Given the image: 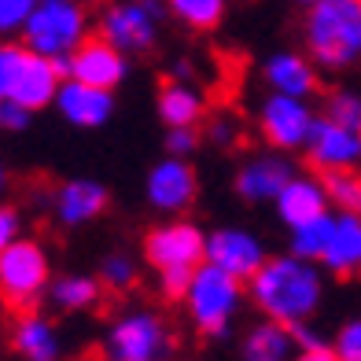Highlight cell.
Returning a JSON list of instances; mask_svg holds the SVG:
<instances>
[{
	"mask_svg": "<svg viewBox=\"0 0 361 361\" xmlns=\"http://www.w3.org/2000/svg\"><path fill=\"white\" fill-rule=\"evenodd\" d=\"M247 295L258 306V314L269 321L281 324L310 321L324 299V266L291 251L266 258V266L247 281Z\"/></svg>",
	"mask_w": 361,
	"mask_h": 361,
	"instance_id": "6da1fadb",
	"label": "cell"
},
{
	"mask_svg": "<svg viewBox=\"0 0 361 361\" xmlns=\"http://www.w3.org/2000/svg\"><path fill=\"white\" fill-rule=\"evenodd\" d=\"M306 56L324 71H350L361 63V0H317L302 19Z\"/></svg>",
	"mask_w": 361,
	"mask_h": 361,
	"instance_id": "7a4b0ae2",
	"label": "cell"
},
{
	"mask_svg": "<svg viewBox=\"0 0 361 361\" xmlns=\"http://www.w3.org/2000/svg\"><path fill=\"white\" fill-rule=\"evenodd\" d=\"M180 302H185L192 324L200 328L203 336L221 339V336H228V328H233L240 306H243V281L218 269V266H210V262H203V266L192 273L188 295Z\"/></svg>",
	"mask_w": 361,
	"mask_h": 361,
	"instance_id": "3957f363",
	"label": "cell"
},
{
	"mask_svg": "<svg viewBox=\"0 0 361 361\" xmlns=\"http://www.w3.org/2000/svg\"><path fill=\"white\" fill-rule=\"evenodd\" d=\"M89 11L81 0H41L23 30V44L44 59H71L89 34Z\"/></svg>",
	"mask_w": 361,
	"mask_h": 361,
	"instance_id": "277c9868",
	"label": "cell"
},
{
	"mask_svg": "<svg viewBox=\"0 0 361 361\" xmlns=\"http://www.w3.org/2000/svg\"><path fill=\"white\" fill-rule=\"evenodd\" d=\"M173 332L155 310H126L104 332V361H166Z\"/></svg>",
	"mask_w": 361,
	"mask_h": 361,
	"instance_id": "5b68a950",
	"label": "cell"
},
{
	"mask_svg": "<svg viewBox=\"0 0 361 361\" xmlns=\"http://www.w3.org/2000/svg\"><path fill=\"white\" fill-rule=\"evenodd\" d=\"M52 284V262L37 240L19 236L11 247L0 251V299L15 310H34Z\"/></svg>",
	"mask_w": 361,
	"mask_h": 361,
	"instance_id": "8992f818",
	"label": "cell"
},
{
	"mask_svg": "<svg viewBox=\"0 0 361 361\" xmlns=\"http://www.w3.org/2000/svg\"><path fill=\"white\" fill-rule=\"evenodd\" d=\"M166 15V0H111L100 11V37L122 48L126 56L152 52Z\"/></svg>",
	"mask_w": 361,
	"mask_h": 361,
	"instance_id": "52a82bcc",
	"label": "cell"
},
{
	"mask_svg": "<svg viewBox=\"0 0 361 361\" xmlns=\"http://www.w3.org/2000/svg\"><path fill=\"white\" fill-rule=\"evenodd\" d=\"M144 262L155 273L162 269H200L207 262V233L195 221L173 218L144 233Z\"/></svg>",
	"mask_w": 361,
	"mask_h": 361,
	"instance_id": "ba28073f",
	"label": "cell"
},
{
	"mask_svg": "<svg viewBox=\"0 0 361 361\" xmlns=\"http://www.w3.org/2000/svg\"><path fill=\"white\" fill-rule=\"evenodd\" d=\"M317 114L310 100L284 92H269L258 107V133L273 152H306L310 129H314Z\"/></svg>",
	"mask_w": 361,
	"mask_h": 361,
	"instance_id": "9c48e42d",
	"label": "cell"
},
{
	"mask_svg": "<svg viewBox=\"0 0 361 361\" xmlns=\"http://www.w3.org/2000/svg\"><path fill=\"white\" fill-rule=\"evenodd\" d=\"M200 195V177H195L188 159H159L144 177V200L159 214H185Z\"/></svg>",
	"mask_w": 361,
	"mask_h": 361,
	"instance_id": "30bf717a",
	"label": "cell"
},
{
	"mask_svg": "<svg viewBox=\"0 0 361 361\" xmlns=\"http://www.w3.org/2000/svg\"><path fill=\"white\" fill-rule=\"evenodd\" d=\"M266 258H269L266 243H262V236L251 233V228L225 225V228L207 233V262L218 266V269H225V273H233V276H240L243 284L266 266Z\"/></svg>",
	"mask_w": 361,
	"mask_h": 361,
	"instance_id": "8fae6325",
	"label": "cell"
},
{
	"mask_svg": "<svg viewBox=\"0 0 361 361\" xmlns=\"http://www.w3.org/2000/svg\"><path fill=\"white\" fill-rule=\"evenodd\" d=\"M306 159L314 162V170H321V173L357 170L361 166V133L321 114V118L314 122V129H310Z\"/></svg>",
	"mask_w": 361,
	"mask_h": 361,
	"instance_id": "7c38bea8",
	"label": "cell"
},
{
	"mask_svg": "<svg viewBox=\"0 0 361 361\" xmlns=\"http://www.w3.org/2000/svg\"><path fill=\"white\" fill-rule=\"evenodd\" d=\"M71 78L114 92L129 78V56L122 52V48H114L107 37L96 34L71 56Z\"/></svg>",
	"mask_w": 361,
	"mask_h": 361,
	"instance_id": "4fadbf2b",
	"label": "cell"
},
{
	"mask_svg": "<svg viewBox=\"0 0 361 361\" xmlns=\"http://www.w3.org/2000/svg\"><path fill=\"white\" fill-rule=\"evenodd\" d=\"M107 203H111L107 188L100 185V180H92V177H71V180H63V185L52 192V200H48L52 218L63 228L92 225L107 210Z\"/></svg>",
	"mask_w": 361,
	"mask_h": 361,
	"instance_id": "5bb4252c",
	"label": "cell"
},
{
	"mask_svg": "<svg viewBox=\"0 0 361 361\" xmlns=\"http://www.w3.org/2000/svg\"><path fill=\"white\" fill-rule=\"evenodd\" d=\"M291 177H295L291 159H284L281 152H269L243 162L233 177V188L243 203H276V195L284 192Z\"/></svg>",
	"mask_w": 361,
	"mask_h": 361,
	"instance_id": "9a60e30c",
	"label": "cell"
},
{
	"mask_svg": "<svg viewBox=\"0 0 361 361\" xmlns=\"http://www.w3.org/2000/svg\"><path fill=\"white\" fill-rule=\"evenodd\" d=\"M56 111H59V118L74 129H100L114 118V92L67 78L59 85Z\"/></svg>",
	"mask_w": 361,
	"mask_h": 361,
	"instance_id": "2e32d148",
	"label": "cell"
},
{
	"mask_svg": "<svg viewBox=\"0 0 361 361\" xmlns=\"http://www.w3.org/2000/svg\"><path fill=\"white\" fill-rule=\"evenodd\" d=\"M11 347L23 361H59L63 357V336L52 317L37 310H19L11 324Z\"/></svg>",
	"mask_w": 361,
	"mask_h": 361,
	"instance_id": "e0dca14e",
	"label": "cell"
},
{
	"mask_svg": "<svg viewBox=\"0 0 361 361\" xmlns=\"http://www.w3.org/2000/svg\"><path fill=\"white\" fill-rule=\"evenodd\" d=\"M262 78H266L269 92L299 96V100H310L317 92V63L302 52H291V48L273 52L262 67Z\"/></svg>",
	"mask_w": 361,
	"mask_h": 361,
	"instance_id": "ac0fdd59",
	"label": "cell"
},
{
	"mask_svg": "<svg viewBox=\"0 0 361 361\" xmlns=\"http://www.w3.org/2000/svg\"><path fill=\"white\" fill-rule=\"evenodd\" d=\"M276 214H281V221L291 228V225H302L310 218H321L332 210V200H328V188L321 177H310V173H295L284 192L276 195Z\"/></svg>",
	"mask_w": 361,
	"mask_h": 361,
	"instance_id": "d6986e66",
	"label": "cell"
},
{
	"mask_svg": "<svg viewBox=\"0 0 361 361\" xmlns=\"http://www.w3.org/2000/svg\"><path fill=\"white\" fill-rule=\"evenodd\" d=\"M324 273L332 276H357L361 273V218L357 214H336L332 240L321 255Z\"/></svg>",
	"mask_w": 361,
	"mask_h": 361,
	"instance_id": "ffe728a7",
	"label": "cell"
},
{
	"mask_svg": "<svg viewBox=\"0 0 361 361\" xmlns=\"http://www.w3.org/2000/svg\"><path fill=\"white\" fill-rule=\"evenodd\" d=\"M155 111L162 126H200V118L207 114V96L195 81H177L170 78L166 85L159 89V100H155Z\"/></svg>",
	"mask_w": 361,
	"mask_h": 361,
	"instance_id": "44dd1931",
	"label": "cell"
},
{
	"mask_svg": "<svg viewBox=\"0 0 361 361\" xmlns=\"http://www.w3.org/2000/svg\"><path fill=\"white\" fill-rule=\"evenodd\" d=\"M240 354L243 361H295L299 347H295V336L288 324L262 317L258 324L247 328V336L240 343Z\"/></svg>",
	"mask_w": 361,
	"mask_h": 361,
	"instance_id": "7402d4cb",
	"label": "cell"
},
{
	"mask_svg": "<svg viewBox=\"0 0 361 361\" xmlns=\"http://www.w3.org/2000/svg\"><path fill=\"white\" fill-rule=\"evenodd\" d=\"M100 276L89 273H63L48 284V302L63 314H81V310H92L100 299Z\"/></svg>",
	"mask_w": 361,
	"mask_h": 361,
	"instance_id": "603a6c76",
	"label": "cell"
},
{
	"mask_svg": "<svg viewBox=\"0 0 361 361\" xmlns=\"http://www.w3.org/2000/svg\"><path fill=\"white\" fill-rule=\"evenodd\" d=\"M332 221H336V214L328 210V214H321V218L291 225L288 228V251L299 255V258H310V262H321L328 240H332Z\"/></svg>",
	"mask_w": 361,
	"mask_h": 361,
	"instance_id": "cb8c5ba5",
	"label": "cell"
},
{
	"mask_svg": "<svg viewBox=\"0 0 361 361\" xmlns=\"http://www.w3.org/2000/svg\"><path fill=\"white\" fill-rule=\"evenodd\" d=\"M166 11L180 26L207 34V30H218L225 23L228 0H166Z\"/></svg>",
	"mask_w": 361,
	"mask_h": 361,
	"instance_id": "d4e9b609",
	"label": "cell"
},
{
	"mask_svg": "<svg viewBox=\"0 0 361 361\" xmlns=\"http://www.w3.org/2000/svg\"><path fill=\"white\" fill-rule=\"evenodd\" d=\"M328 200L339 214H357L361 218V170H336V173H321Z\"/></svg>",
	"mask_w": 361,
	"mask_h": 361,
	"instance_id": "484cf974",
	"label": "cell"
},
{
	"mask_svg": "<svg viewBox=\"0 0 361 361\" xmlns=\"http://www.w3.org/2000/svg\"><path fill=\"white\" fill-rule=\"evenodd\" d=\"M30 59V48L23 41H0V100H11L15 85L23 78V67Z\"/></svg>",
	"mask_w": 361,
	"mask_h": 361,
	"instance_id": "4316f807",
	"label": "cell"
},
{
	"mask_svg": "<svg viewBox=\"0 0 361 361\" xmlns=\"http://www.w3.org/2000/svg\"><path fill=\"white\" fill-rule=\"evenodd\" d=\"M100 284L111 288V291H126L137 284V262L129 258L126 251H111L104 262H100Z\"/></svg>",
	"mask_w": 361,
	"mask_h": 361,
	"instance_id": "83f0119b",
	"label": "cell"
},
{
	"mask_svg": "<svg viewBox=\"0 0 361 361\" xmlns=\"http://www.w3.org/2000/svg\"><path fill=\"white\" fill-rule=\"evenodd\" d=\"M41 0H0V41L23 37L30 15L37 11Z\"/></svg>",
	"mask_w": 361,
	"mask_h": 361,
	"instance_id": "f1b7e54d",
	"label": "cell"
},
{
	"mask_svg": "<svg viewBox=\"0 0 361 361\" xmlns=\"http://www.w3.org/2000/svg\"><path fill=\"white\" fill-rule=\"evenodd\" d=\"M324 118H332L339 126H350V129H361V96L350 92V89H339L324 100Z\"/></svg>",
	"mask_w": 361,
	"mask_h": 361,
	"instance_id": "f546056e",
	"label": "cell"
},
{
	"mask_svg": "<svg viewBox=\"0 0 361 361\" xmlns=\"http://www.w3.org/2000/svg\"><path fill=\"white\" fill-rule=\"evenodd\" d=\"M162 147H166V155H173V159H188L195 147H200V129L195 126H170L166 137H162Z\"/></svg>",
	"mask_w": 361,
	"mask_h": 361,
	"instance_id": "4dcf8cb0",
	"label": "cell"
},
{
	"mask_svg": "<svg viewBox=\"0 0 361 361\" xmlns=\"http://www.w3.org/2000/svg\"><path fill=\"white\" fill-rule=\"evenodd\" d=\"M332 350H336L339 361H361V317H354L339 328Z\"/></svg>",
	"mask_w": 361,
	"mask_h": 361,
	"instance_id": "1f68e13d",
	"label": "cell"
},
{
	"mask_svg": "<svg viewBox=\"0 0 361 361\" xmlns=\"http://www.w3.org/2000/svg\"><path fill=\"white\" fill-rule=\"evenodd\" d=\"M30 122H34V111L15 104V100H0V129L4 133H23V129H30Z\"/></svg>",
	"mask_w": 361,
	"mask_h": 361,
	"instance_id": "d6a6232c",
	"label": "cell"
},
{
	"mask_svg": "<svg viewBox=\"0 0 361 361\" xmlns=\"http://www.w3.org/2000/svg\"><path fill=\"white\" fill-rule=\"evenodd\" d=\"M192 273L195 269H162L159 273V288H162V295H166V299H185L188 295V284H192Z\"/></svg>",
	"mask_w": 361,
	"mask_h": 361,
	"instance_id": "836d02e7",
	"label": "cell"
},
{
	"mask_svg": "<svg viewBox=\"0 0 361 361\" xmlns=\"http://www.w3.org/2000/svg\"><path fill=\"white\" fill-rule=\"evenodd\" d=\"M23 236V218H19V210L8 207V203H0V251L11 247L15 240Z\"/></svg>",
	"mask_w": 361,
	"mask_h": 361,
	"instance_id": "e575fe53",
	"label": "cell"
},
{
	"mask_svg": "<svg viewBox=\"0 0 361 361\" xmlns=\"http://www.w3.org/2000/svg\"><path fill=\"white\" fill-rule=\"evenodd\" d=\"M207 137H210V144H218V147H233L236 137H240V129H236V122L228 118V114H218V118L207 126Z\"/></svg>",
	"mask_w": 361,
	"mask_h": 361,
	"instance_id": "d590c367",
	"label": "cell"
},
{
	"mask_svg": "<svg viewBox=\"0 0 361 361\" xmlns=\"http://www.w3.org/2000/svg\"><path fill=\"white\" fill-rule=\"evenodd\" d=\"M291 336H295V347L299 350H314V347H324V336L317 332L310 321H299V324H288Z\"/></svg>",
	"mask_w": 361,
	"mask_h": 361,
	"instance_id": "8d00e7d4",
	"label": "cell"
},
{
	"mask_svg": "<svg viewBox=\"0 0 361 361\" xmlns=\"http://www.w3.org/2000/svg\"><path fill=\"white\" fill-rule=\"evenodd\" d=\"M295 361H339V357H336V350L324 343V347H314V350H299V354H295Z\"/></svg>",
	"mask_w": 361,
	"mask_h": 361,
	"instance_id": "74e56055",
	"label": "cell"
},
{
	"mask_svg": "<svg viewBox=\"0 0 361 361\" xmlns=\"http://www.w3.org/2000/svg\"><path fill=\"white\" fill-rule=\"evenodd\" d=\"M173 78H177V81H192V78H195V63H192V59H177V63H173Z\"/></svg>",
	"mask_w": 361,
	"mask_h": 361,
	"instance_id": "f35d334b",
	"label": "cell"
},
{
	"mask_svg": "<svg viewBox=\"0 0 361 361\" xmlns=\"http://www.w3.org/2000/svg\"><path fill=\"white\" fill-rule=\"evenodd\" d=\"M8 185H11V173H8V166H4V159H0V200H4Z\"/></svg>",
	"mask_w": 361,
	"mask_h": 361,
	"instance_id": "ab89813d",
	"label": "cell"
},
{
	"mask_svg": "<svg viewBox=\"0 0 361 361\" xmlns=\"http://www.w3.org/2000/svg\"><path fill=\"white\" fill-rule=\"evenodd\" d=\"M295 4H302V8H310V4H317V0H295Z\"/></svg>",
	"mask_w": 361,
	"mask_h": 361,
	"instance_id": "60d3db41",
	"label": "cell"
},
{
	"mask_svg": "<svg viewBox=\"0 0 361 361\" xmlns=\"http://www.w3.org/2000/svg\"><path fill=\"white\" fill-rule=\"evenodd\" d=\"M357 133H361V129H357Z\"/></svg>",
	"mask_w": 361,
	"mask_h": 361,
	"instance_id": "b9f144b4",
	"label": "cell"
}]
</instances>
